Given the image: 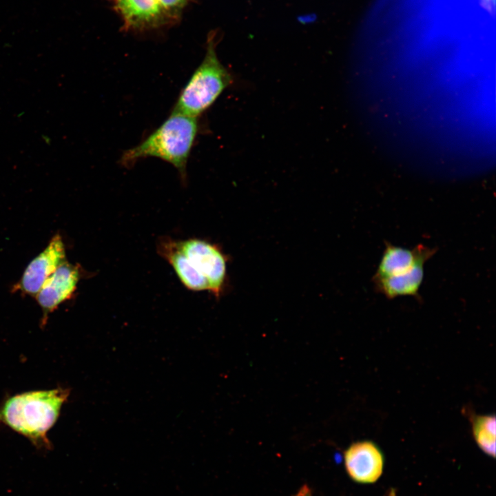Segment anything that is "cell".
<instances>
[{
	"label": "cell",
	"mask_w": 496,
	"mask_h": 496,
	"mask_svg": "<svg viewBox=\"0 0 496 496\" xmlns=\"http://www.w3.org/2000/svg\"><path fill=\"white\" fill-rule=\"evenodd\" d=\"M344 460L348 475L358 483H374L383 472V453L372 441H359L351 444L344 451Z\"/></svg>",
	"instance_id": "cell-6"
},
{
	"label": "cell",
	"mask_w": 496,
	"mask_h": 496,
	"mask_svg": "<svg viewBox=\"0 0 496 496\" xmlns=\"http://www.w3.org/2000/svg\"><path fill=\"white\" fill-rule=\"evenodd\" d=\"M198 130V118L172 111L146 138L123 153L121 163L130 167L141 158H158L176 168L185 182L187 161Z\"/></svg>",
	"instance_id": "cell-1"
},
{
	"label": "cell",
	"mask_w": 496,
	"mask_h": 496,
	"mask_svg": "<svg viewBox=\"0 0 496 496\" xmlns=\"http://www.w3.org/2000/svg\"><path fill=\"white\" fill-rule=\"evenodd\" d=\"M65 260L63 241L59 234H56L46 247L28 265L14 288L35 297L44 282Z\"/></svg>",
	"instance_id": "cell-5"
},
{
	"label": "cell",
	"mask_w": 496,
	"mask_h": 496,
	"mask_svg": "<svg viewBox=\"0 0 496 496\" xmlns=\"http://www.w3.org/2000/svg\"><path fill=\"white\" fill-rule=\"evenodd\" d=\"M436 249L423 245H417L412 249L385 242L373 280L400 274L412 268L423 256H433Z\"/></svg>",
	"instance_id": "cell-8"
},
{
	"label": "cell",
	"mask_w": 496,
	"mask_h": 496,
	"mask_svg": "<svg viewBox=\"0 0 496 496\" xmlns=\"http://www.w3.org/2000/svg\"><path fill=\"white\" fill-rule=\"evenodd\" d=\"M162 13H175L180 10L187 0H157Z\"/></svg>",
	"instance_id": "cell-13"
},
{
	"label": "cell",
	"mask_w": 496,
	"mask_h": 496,
	"mask_svg": "<svg viewBox=\"0 0 496 496\" xmlns=\"http://www.w3.org/2000/svg\"><path fill=\"white\" fill-rule=\"evenodd\" d=\"M126 21L132 25H143L158 21L163 13L157 0H118Z\"/></svg>",
	"instance_id": "cell-11"
},
{
	"label": "cell",
	"mask_w": 496,
	"mask_h": 496,
	"mask_svg": "<svg viewBox=\"0 0 496 496\" xmlns=\"http://www.w3.org/2000/svg\"><path fill=\"white\" fill-rule=\"evenodd\" d=\"M295 496H312L310 489L307 486H303Z\"/></svg>",
	"instance_id": "cell-14"
},
{
	"label": "cell",
	"mask_w": 496,
	"mask_h": 496,
	"mask_svg": "<svg viewBox=\"0 0 496 496\" xmlns=\"http://www.w3.org/2000/svg\"><path fill=\"white\" fill-rule=\"evenodd\" d=\"M179 244L193 267L207 281L208 290L218 296L226 274L224 256L215 246L201 240L189 239Z\"/></svg>",
	"instance_id": "cell-4"
},
{
	"label": "cell",
	"mask_w": 496,
	"mask_h": 496,
	"mask_svg": "<svg viewBox=\"0 0 496 496\" xmlns=\"http://www.w3.org/2000/svg\"><path fill=\"white\" fill-rule=\"evenodd\" d=\"M472 433L477 446L486 454L495 457L496 423L494 415H472Z\"/></svg>",
	"instance_id": "cell-12"
},
{
	"label": "cell",
	"mask_w": 496,
	"mask_h": 496,
	"mask_svg": "<svg viewBox=\"0 0 496 496\" xmlns=\"http://www.w3.org/2000/svg\"><path fill=\"white\" fill-rule=\"evenodd\" d=\"M206 53L181 90L173 111L198 118L232 83V76L219 61L216 42L207 40Z\"/></svg>",
	"instance_id": "cell-3"
},
{
	"label": "cell",
	"mask_w": 496,
	"mask_h": 496,
	"mask_svg": "<svg viewBox=\"0 0 496 496\" xmlns=\"http://www.w3.org/2000/svg\"><path fill=\"white\" fill-rule=\"evenodd\" d=\"M431 257H422L412 268L400 274L373 280L376 289L390 299L402 296L418 297L424 278V267Z\"/></svg>",
	"instance_id": "cell-9"
},
{
	"label": "cell",
	"mask_w": 496,
	"mask_h": 496,
	"mask_svg": "<svg viewBox=\"0 0 496 496\" xmlns=\"http://www.w3.org/2000/svg\"><path fill=\"white\" fill-rule=\"evenodd\" d=\"M69 391L58 388L18 394L0 408V423L28 438L35 446L49 448L48 431L56 422Z\"/></svg>",
	"instance_id": "cell-2"
},
{
	"label": "cell",
	"mask_w": 496,
	"mask_h": 496,
	"mask_svg": "<svg viewBox=\"0 0 496 496\" xmlns=\"http://www.w3.org/2000/svg\"><path fill=\"white\" fill-rule=\"evenodd\" d=\"M76 265L66 260L44 282L35 298L43 310L42 324H45L48 314L59 304L72 298L80 279Z\"/></svg>",
	"instance_id": "cell-7"
},
{
	"label": "cell",
	"mask_w": 496,
	"mask_h": 496,
	"mask_svg": "<svg viewBox=\"0 0 496 496\" xmlns=\"http://www.w3.org/2000/svg\"><path fill=\"white\" fill-rule=\"evenodd\" d=\"M388 496H397L396 491L393 488H391L389 492Z\"/></svg>",
	"instance_id": "cell-15"
},
{
	"label": "cell",
	"mask_w": 496,
	"mask_h": 496,
	"mask_svg": "<svg viewBox=\"0 0 496 496\" xmlns=\"http://www.w3.org/2000/svg\"><path fill=\"white\" fill-rule=\"evenodd\" d=\"M159 253L171 264L183 284L194 291L208 290L205 279L198 273L180 249V244L171 240L161 241Z\"/></svg>",
	"instance_id": "cell-10"
}]
</instances>
